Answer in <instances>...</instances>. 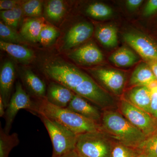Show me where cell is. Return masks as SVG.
I'll return each instance as SVG.
<instances>
[{
  "instance_id": "6da1fadb",
  "label": "cell",
  "mask_w": 157,
  "mask_h": 157,
  "mask_svg": "<svg viewBox=\"0 0 157 157\" xmlns=\"http://www.w3.org/2000/svg\"><path fill=\"white\" fill-rule=\"evenodd\" d=\"M35 115L42 116L59 123L77 135L102 131L101 125L67 108L52 105L43 99L35 101Z\"/></svg>"
},
{
  "instance_id": "7a4b0ae2",
  "label": "cell",
  "mask_w": 157,
  "mask_h": 157,
  "mask_svg": "<svg viewBox=\"0 0 157 157\" xmlns=\"http://www.w3.org/2000/svg\"><path fill=\"white\" fill-rule=\"evenodd\" d=\"M101 120L102 132L128 147L140 150L147 138L123 115L116 111H104Z\"/></svg>"
},
{
  "instance_id": "3957f363",
  "label": "cell",
  "mask_w": 157,
  "mask_h": 157,
  "mask_svg": "<svg viewBox=\"0 0 157 157\" xmlns=\"http://www.w3.org/2000/svg\"><path fill=\"white\" fill-rule=\"evenodd\" d=\"M44 72L52 81L63 85L74 93L89 76L75 66L59 59L47 63Z\"/></svg>"
},
{
  "instance_id": "277c9868",
  "label": "cell",
  "mask_w": 157,
  "mask_h": 157,
  "mask_svg": "<svg viewBox=\"0 0 157 157\" xmlns=\"http://www.w3.org/2000/svg\"><path fill=\"white\" fill-rule=\"evenodd\" d=\"M50 137L53 154L52 157H61L74 151L78 135L57 122L42 116H39Z\"/></svg>"
},
{
  "instance_id": "5b68a950",
  "label": "cell",
  "mask_w": 157,
  "mask_h": 157,
  "mask_svg": "<svg viewBox=\"0 0 157 157\" xmlns=\"http://www.w3.org/2000/svg\"><path fill=\"white\" fill-rule=\"evenodd\" d=\"M102 131L77 136L75 151L84 157H111L113 145Z\"/></svg>"
},
{
  "instance_id": "8992f818",
  "label": "cell",
  "mask_w": 157,
  "mask_h": 157,
  "mask_svg": "<svg viewBox=\"0 0 157 157\" xmlns=\"http://www.w3.org/2000/svg\"><path fill=\"white\" fill-rule=\"evenodd\" d=\"M21 109H26L35 115L36 102L32 101L30 96L24 89L21 83L17 81L15 92L11 96L4 117L5 120L4 130L6 134H9L14 118Z\"/></svg>"
},
{
  "instance_id": "52a82bcc",
  "label": "cell",
  "mask_w": 157,
  "mask_h": 157,
  "mask_svg": "<svg viewBox=\"0 0 157 157\" xmlns=\"http://www.w3.org/2000/svg\"><path fill=\"white\" fill-rule=\"evenodd\" d=\"M120 107L124 116L147 137L157 131L155 121L150 113L136 107L125 99L121 101Z\"/></svg>"
},
{
  "instance_id": "ba28073f",
  "label": "cell",
  "mask_w": 157,
  "mask_h": 157,
  "mask_svg": "<svg viewBox=\"0 0 157 157\" xmlns=\"http://www.w3.org/2000/svg\"><path fill=\"white\" fill-rule=\"evenodd\" d=\"M101 108L113 106L114 100L91 77L88 76L74 92Z\"/></svg>"
},
{
  "instance_id": "9c48e42d",
  "label": "cell",
  "mask_w": 157,
  "mask_h": 157,
  "mask_svg": "<svg viewBox=\"0 0 157 157\" xmlns=\"http://www.w3.org/2000/svg\"><path fill=\"white\" fill-rule=\"evenodd\" d=\"M88 71L101 84L114 94L120 95L123 92L126 76L122 71L101 67L90 69Z\"/></svg>"
},
{
  "instance_id": "30bf717a",
  "label": "cell",
  "mask_w": 157,
  "mask_h": 157,
  "mask_svg": "<svg viewBox=\"0 0 157 157\" xmlns=\"http://www.w3.org/2000/svg\"><path fill=\"white\" fill-rule=\"evenodd\" d=\"M125 42L147 62H157V44L145 35L128 32L123 35Z\"/></svg>"
},
{
  "instance_id": "8fae6325",
  "label": "cell",
  "mask_w": 157,
  "mask_h": 157,
  "mask_svg": "<svg viewBox=\"0 0 157 157\" xmlns=\"http://www.w3.org/2000/svg\"><path fill=\"white\" fill-rule=\"evenodd\" d=\"M68 57L77 63L93 66L100 63L104 59L101 50L93 42H88L68 54Z\"/></svg>"
},
{
  "instance_id": "7c38bea8",
  "label": "cell",
  "mask_w": 157,
  "mask_h": 157,
  "mask_svg": "<svg viewBox=\"0 0 157 157\" xmlns=\"http://www.w3.org/2000/svg\"><path fill=\"white\" fill-rule=\"evenodd\" d=\"M92 25L87 22H81L73 25L66 34L63 48L69 50L85 42L94 33Z\"/></svg>"
},
{
  "instance_id": "4fadbf2b",
  "label": "cell",
  "mask_w": 157,
  "mask_h": 157,
  "mask_svg": "<svg viewBox=\"0 0 157 157\" xmlns=\"http://www.w3.org/2000/svg\"><path fill=\"white\" fill-rule=\"evenodd\" d=\"M75 94V93L63 85L51 81L47 87L45 99L56 107L67 108Z\"/></svg>"
},
{
  "instance_id": "5bb4252c",
  "label": "cell",
  "mask_w": 157,
  "mask_h": 157,
  "mask_svg": "<svg viewBox=\"0 0 157 157\" xmlns=\"http://www.w3.org/2000/svg\"><path fill=\"white\" fill-rule=\"evenodd\" d=\"M15 73L14 65L11 61H6L3 63L0 71V98L6 109L12 95Z\"/></svg>"
},
{
  "instance_id": "9a60e30c",
  "label": "cell",
  "mask_w": 157,
  "mask_h": 157,
  "mask_svg": "<svg viewBox=\"0 0 157 157\" xmlns=\"http://www.w3.org/2000/svg\"><path fill=\"white\" fill-rule=\"evenodd\" d=\"M67 108L98 124L102 118V114L98 107L90 104L85 98L76 94Z\"/></svg>"
},
{
  "instance_id": "2e32d148",
  "label": "cell",
  "mask_w": 157,
  "mask_h": 157,
  "mask_svg": "<svg viewBox=\"0 0 157 157\" xmlns=\"http://www.w3.org/2000/svg\"><path fill=\"white\" fill-rule=\"evenodd\" d=\"M21 78L26 88L37 101L45 99L47 87L42 78L29 69L22 72Z\"/></svg>"
},
{
  "instance_id": "e0dca14e",
  "label": "cell",
  "mask_w": 157,
  "mask_h": 157,
  "mask_svg": "<svg viewBox=\"0 0 157 157\" xmlns=\"http://www.w3.org/2000/svg\"><path fill=\"white\" fill-rule=\"evenodd\" d=\"M125 99L136 107L150 113L151 90L148 86H134L127 93Z\"/></svg>"
},
{
  "instance_id": "ac0fdd59",
  "label": "cell",
  "mask_w": 157,
  "mask_h": 157,
  "mask_svg": "<svg viewBox=\"0 0 157 157\" xmlns=\"http://www.w3.org/2000/svg\"><path fill=\"white\" fill-rule=\"evenodd\" d=\"M1 50L6 52L13 58L22 63H29L35 58L33 51L23 45L0 41Z\"/></svg>"
},
{
  "instance_id": "d6986e66",
  "label": "cell",
  "mask_w": 157,
  "mask_h": 157,
  "mask_svg": "<svg viewBox=\"0 0 157 157\" xmlns=\"http://www.w3.org/2000/svg\"><path fill=\"white\" fill-rule=\"evenodd\" d=\"M157 79L149 65L141 63L137 66L131 75L130 79L131 85L148 86Z\"/></svg>"
},
{
  "instance_id": "ffe728a7",
  "label": "cell",
  "mask_w": 157,
  "mask_h": 157,
  "mask_svg": "<svg viewBox=\"0 0 157 157\" xmlns=\"http://www.w3.org/2000/svg\"><path fill=\"white\" fill-rule=\"evenodd\" d=\"M45 25L44 20L42 18H30L23 24L20 34L26 41L36 43L39 42V35Z\"/></svg>"
},
{
  "instance_id": "44dd1931",
  "label": "cell",
  "mask_w": 157,
  "mask_h": 157,
  "mask_svg": "<svg viewBox=\"0 0 157 157\" xmlns=\"http://www.w3.org/2000/svg\"><path fill=\"white\" fill-rule=\"evenodd\" d=\"M109 60L117 67H128L136 64L138 58L130 48L124 46L113 52L109 57Z\"/></svg>"
},
{
  "instance_id": "7402d4cb",
  "label": "cell",
  "mask_w": 157,
  "mask_h": 157,
  "mask_svg": "<svg viewBox=\"0 0 157 157\" xmlns=\"http://www.w3.org/2000/svg\"><path fill=\"white\" fill-rule=\"evenodd\" d=\"M95 36L102 45L108 48H113L117 45V29L114 25L99 26L96 29Z\"/></svg>"
},
{
  "instance_id": "603a6c76",
  "label": "cell",
  "mask_w": 157,
  "mask_h": 157,
  "mask_svg": "<svg viewBox=\"0 0 157 157\" xmlns=\"http://www.w3.org/2000/svg\"><path fill=\"white\" fill-rule=\"evenodd\" d=\"M20 143L18 135L16 133L11 135L6 134L4 129L0 128V157H9L12 149Z\"/></svg>"
},
{
  "instance_id": "cb8c5ba5",
  "label": "cell",
  "mask_w": 157,
  "mask_h": 157,
  "mask_svg": "<svg viewBox=\"0 0 157 157\" xmlns=\"http://www.w3.org/2000/svg\"><path fill=\"white\" fill-rule=\"evenodd\" d=\"M66 6L63 1L51 0L45 5V12L48 19L57 22L63 18L66 13Z\"/></svg>"
},
{
  "instance_id": "d4e9b609",
  "label": "cell",
  "mask_w": 157,
  "mask_h": 157,
  "mask_svg": "<svg viewBox=\"0 0 157 157\" xmlns=\"http://www.w3.org/2000/svg\"><path fill=\"white\" fill-rule=\"evenodd\" d=\"M90 17L96 19H107L113 14L112 9L104 3L94 2L88 6L85 11Z\"/></svg>"
},
{
  "instance_id": "484cf974",
  "label": "cell",
  "mask_w": 157,
  "mask_h": 157,
  "mask_svg": "<svg viewBox=\"0 0 157 157\" xmlns=\"http://www.w3.org/2000/svg\"><path fill=\"white\" fill-rule=\"evenodd\" d=\"M23 15L21 6L11 10L1 11V18L3 22L15 29L19 25Z\"/></svg>"
},
{
  "instance_id": "4316f807",
  "label": "cell",
  "mask_w": 157,
  "mask_h": 157,
  "mask_svg": "<svg viewBox=\"0 0 157 157\" xmlns=\"http://www.w3.org/2000/svg\"><path fill=\"white\" fill-rule=\"evenodd\" d=\"M0 37L1 40L14 44H22L26 41L15 29L2 21L0 22Z\"/></svg>"
},
{
  "instance_id": "83f0119b",
  "label": "cell",
  "mask_w": 157,
  "mask_h": 157,
  "mask_svg": "<svg viewBox=\"0 0 157 157\" xmlns=\"http://www.w3.org/2000/svg\"><path fill=\"white\" fill-rule=\"evenodd\" d=\"M24 14L29 17L34 18L39 17L42 14V2L38 0H30L21 3Z\"/></svg>"
},
{
  "instance_id": "f1b7e54d",
  "label": "cell",
  "mask_w": 157,
  "mask_h": 157,
  "mask_svg": "<svg viewBox=\"0 0 157 157\" xmlns=\"http://www.w3.org/2000/svg\"><path fill=\"white\" fill-rule=\"evenodd\" d=\"M59 36L58 31L52 26L45 24L39 35V42L45 46L50 45Z\"/></svg>"
},
{
  "instance_id": "f546056e",
  "label": "cell",
  "mask_w": 157,
  "mask_h": 157,
  "mask_svg": "<svg viewBox=\"0 0 157 157\" xmlns=\"http://www.w3.org/2000/svg\"><path fill=\"white\" fill-rule=\"evenodd\" d=\"M140 150L147 157H157V130L147 138Z\"/></svg>"
},
{
  "instance_id": "4dcf8cb0",
  "label": "cell",
  "mask_w": 157,
  "mask_h": 157,
  "mask_svg": "<svg viewBox=\"0 0 157 157\" xmlns=\"http://www.w3.org/2000/svg\"><path fill=\"white\" fill-rule=\"evenodd\" d=\"M137 155L134 148L117 142L113 145L111 157H136Z\"/></svg>"
},
{
  "instance_id": "1f68e13d",
  "label": "cell",
  "mask_w": 157,
  "mask_h": 157,
  "mask_svg": "<svg viewBox=\"0 0 157 157\" xmlns=\"http://www.w3.org/2000/svg\"><path fill=\"white\" fill-rule=\"evenodd\" d=\"M151 90L150 114H154L157 111V80L148 86Z\"/></svg>"
},
{
  "instance_id": "d6a6232c",
  "label": "cell",
  "mask_w": 157,
  "mask_h": 157,
  "mask_svg": "<svg viewBox=\"0 0 157 157\" xmlns=\"http://www.w3.org/2000/svg\"><path fill=\"white\" fill-rule=\"evenodd\" d=\"M20 1L15 0H1L0 9L1 11L11 10L21 6Z\"/></svg>"
},
{
  "instance_id": "836d02e7",
  "label": "cell",
  "mask_w": 157,
  "mask_h": 157,
  "mask_svg": "<svg viewBox=\"0 0 157 157\" xmlns=\"http://www.w3.org/2000/svg\"><path fill=\"white\" fill-rule=\"evenodd\" d=\"M157 11V0H149L144 10V15L149 16Z\"/></svg>"
},
{
  "instance_id": "e575fe53",
  "label": "cell",
  "mask_w": 157,
  "mask_h": 157,
  "mask_svg": "<svg viewBox=\"0 0 157 157\" xmlns=\"http://www.w3.org/2000/svg\"><path fill=\"white\" fill-rule=\"evenodd\" d=\"M143 2L142 0H128L126 4L127 8L129 10L134 11L140 7Z\"/></svg>"
},
{
  "instance_id": "d590c367",
  "label": "cell",
  "mask_w": 157,
  "mask_h": 157,
  "mask_svg": "<svg viewBox=\"0 0 157 157\" xmlns=\"http://www.w3.org/2000/svg\"><path fill=\"white\" fill-rule=\"evenodd\" d=\"M147 64L149 65L153 73L154 74L157 80V62H147Z\"/></svg>"
},
{
  "instance_id": "8d00e7d4",
  "label": "cell",
  "mask_w": 157,
  "mask_h": 157,
  "mask_svg": "<svg viewBox=\"0 0 157 157\" xmlns=\"http://www.w3.org/2000/svg\"><path fill=\"white\" fill-rule=\"evenodd\" d=\"M6 108L2 98H0V117H4L6 113Z\"/></svg>"
},
{
  "instance_id": "74e56055",
  "label": "cell",
  "mask_w": 157,
  "mask_h": 157,
  "mask_svg": "<svg viewBox=\"0 0 157 157\" xmlns=\"http://www.w3.org/2000/svg\"><path fill=\"white\" fill-rule=\"evenodd\" d=\"M77 153L76 151H74L70 153V154L67 155H65L64 156L61 157H76L77 156Z\"/></svg>"
},
{
  "instance_id": "f35d334b",
  "label": "cell",
  "mask_w": 157,
  "mask_h": 157,
  "mask_svg": "<svg viewBox=\"0 0 157 157\" xmlns=\"http://www.w3.org/2000/svg\"><path fill=\"white\" fill-rule=\"evenodd\" d=\"M136 157H147V156L146 155L144 154L143 153H141L140 154L137 155V156H136Z\"/></svg>"
},
{
  "instance_id": "ab89813d",
  "label": "cell",
  "mask_w": 157,
  "mask_h": 157,
  "mask_svg": "<svg viewBox=\"0 0 157 157\" xmlns=\"http://www.w3.org/2000/svg\"><path fill=\"white\" fill-rule=\"evenodd\" d=\"M153 115L157 119V111L155 112V113Z\"/></svg>"
},
{
  "instance_id": "60d3db41",
  "label": "cell",
  "mask_w": 157,
  "mask_h": 157,
  "mask_svg": "<svg viewBox=\"0 0 157 157\" xmlns=\"http://www.w3.org/2000/svg\"><path fill=\"white\" fill-rule=\"evenodd\" d=\"M76 157H84L82 156L79 155L77 154V156H76Z\"/></svg>"
}]
</instances>
